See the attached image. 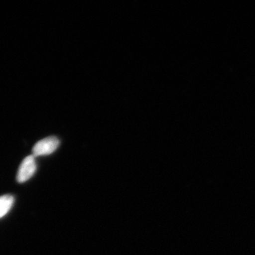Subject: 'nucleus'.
<instances>
[{
	"instance_id": "f03ea898",
	"label": "nucleus",
	"mask_w": 255,
	"mask_h": 255,
	"mask_svg": "<svg viewBox=\"0 0 255 255\" xmlns=\"http://www.w3.org/2000/svg\"><path fill=\"white\" fill-rule=\"evenodd\" d=\"M36 164L35 156L29 155L22 160L17 172V180L18 183L27 182L36 173Z\"/></svg>"
},
{
	"instance_id": "7ed1b4c3",
	"label": "nucleus",
	"mask_w": 255,
	"mask_h": 255,
	"mask_svg": "<svg viewBox=\"0 0 255 255\" xmlns=\"http://www.w3.org/2000/svg\"><path fill=\"white\" fill-rule=\"evenodd\" d=\"M14 202V198L11 195L0 197V218L8 213Z\"/></svg>"
},
{
	"instance_id": "f257e3e1",
	"label": "nucleus",
	"mask_w": 255,
	"mask_h": 255,
	"mask_svg": "<svg viewBox=\"0 0 255 255\" xmlns=\"http://www.w3.org/2000/svg\"><path fill=\"white\" fill-rule=\"evenodd\" d=\"M60 144V140L55 136L44 138L42 140H39L34 145L32 152L33 156H43L48 155L56 151Z\"/></svg>"
}]
</instances>
